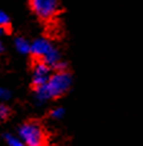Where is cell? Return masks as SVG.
<instances>
[{
  "label": "cell",
  "instance_id": "obj_1",
  "mask_svg": "<svg viewBox=\"0 0 143 146\" xmlns=\"http://www.w3.org/2000/svg\"><path fill=\"white\" fill-rule=\"evenodd\" d=\"M71 84L72 77L67 71L54 72L44 86L34 88V100L42 105L52 98H58L67 92Z\"/></svg>",
  "mask_w": 143,
  "mask_h": 146
},
{
  "label": "cell",
  "instance_id": "obj_2",
  "mask_svg": "<svg viewBox=\"0 0 143 146\" xmlns=\"http://www.w3.org/2000/svg\"><path fill=\"white\" fill-rule=\"evenodd\" d=\"M18 137L26 144V146H48L46 130L37 121L23 123L18 130Z\"/></svg>",
  "mask_w": 143,
  "mask_h": 146
},
{
  "label": "cell",
  "instance_id": "obj_3",
  "mask_svg": "<svg viewBox=\"0 0 143 146\" xmlns=\"http://www.w3.org/2000/svg\"><path fill=\"white\" fill-rule=\"evenodd\" d=\"M30 8L39 19L50 20L57 14L60 0H29Z\"/></svg>",
  "mask_w": 143,
  "mask_h": 146
},
{
  "label": "cell",
  "instance_id": "obj_4",
  "mask_svg": "<svg viewBox=\"0 0 143 146\" xmlns=\"http://www.w3.org/2000/svg\"><path fill=\"white\" fill-rule=\"evenodd\" d=\"M52 73H51V67L48 64H46L42 60L34 63L33 66V71H32V83L36 87H41L44 86L48 82V80L51 78Z\"/></svg>",
  "mask_w": 143,
  "mask_h": 146
},
{
  "label": "cell",
  "instance_id": "obj_5",
  "mask_svg": "<svg viewBox=\"0 0 143 146\" xmlns=\"http://www.w3.org/2000/svg\"><path fill=\"white\" fill-rule=\"evenodd\" d=\"M53 48L54 47L48 39L38 38V39H36L33 43H30V54H33V57L42 60Z\"/></svg>",
  "mask_w": 143,
  "mask_h": 146
},
{
  "label": "cell",
  "instance_id": "obj_6",
  "mask_svg": "<svg viewBox=\"0 0 143 146\" xmlns=\"http://www.w3.org/2000/svg\"><path fill=\"white\" fill-rule=\"evenodd\" d=\"M14 45H15V49L19 52L20 54H28L30 53V43L27 39L24 38H17L14 42Z\"/></svg>",
  "mask_w": 143,
  "mask_h": 146
},
{
  "label": "cell",
  "instance_id": "obj_7",
  "mask_svg": "<svg viewBox=\"0 0 143 146\" xmlns=\"http://www.w3.org/2000/svg\"><path fill=\"white\" fill-rule=\"evenodd\" d=\"M5 141H7L8 146H26V144H24L18 136L9 135V133L5 135Z\"/></svg>",
  "mask_w": 143,
  "mask_h": 146
},
{
  "label": "cell",
  "instance_id": "obj_8",
  "mask_svg": "<svg viewBox=\"0 0 143 146\" xmlns=\"http://www.w3.org/2000/svg\"><path fill=\"white\" fill-rule=\"evenodd\" d=\"M65 116V108L62 107H56L51 111V117L54 118V120H60Z\"/></svg>",
  "mask_w": 143,
  "mask_h": 146
},
{
  "label": "cell",
  "instance_id": "obj_9",
  "mask_svg": "<svg viewBox=\"0 0 143 146\" xmlns=\"http://www.w3.org/2000/svg\"><path fill=\"white\" fill-rule=\"evenodd\" d=\"M9 115H10V110L8 108V106L0 103V120H5V118H8Z\"/></svg>",
  "mask_w": 143,
  "mask_h": 146
},
{
  "label": "cell",
  "instance_id": "obj_10",
  "mask_svg": "<svg viewBox=\"0 0 143 146\" xmlns=\"http://www.w3.org/2000/svg\"><path fill=\"white\" fill-rule=\"evenodd\" d=\"M9 23H10V19H9V17L3 10H0V27L5 28V27L9 25Z\"/></svg>",
  "mask_w": 143,
  "mask_h": 146
},
{
  "label": "cell",
  "instance_id": "obj_11",
  "mask_svg": "<svg viewBox=\"0 0 143 146\" xmlns=\"http://www.w3.org/2000/svg\"><path fill=\"white\" fill-rule=\"evenodd\" d=\"M10 96H11L10 91L4 87H0V101H8L10 98Z\"/></svg>",
  "mask_w": 143,
  "mask_h": 146
},
{
  "label": "cell",
  "instance_id": "obj_12",
  "mask_svg": "<svg viewBox=\"0 0 143 146\" xmlns=\"http://www.w3.org/2000/svg\"><path fill=\"white\" fill-rule=\"evenodd\" d=\"M4 49H5V48H4V44H3L1 42H0V54H1L3 52H4Z\"/></svg>",
  "mask_w": 143,
  "mask_h": 146
},
{
  "label": "cell",
  "instance_id": "obj_13",
  "mask_svg": "<svg viewBox=\"0 0 143 146\" xmlns=\"http://www.w3.org/2000/svg\"><path fill=\"white\" fill-rule=\"evenodd\" d=\"M3 33H4V28H3V27H0V36H1Z\"/></svg>",
  "mask_w": 143,
  "mask_h": 146
}]
</instances>
